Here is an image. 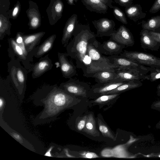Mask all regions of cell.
<instances>
[{
  "instance_id": "cell-1",
  "label": "cell",
  "mask_w": 160,
  "mask_h": 160,
  "mask_svg": "<svg viewBox=\"0 0 160 160\" xmlns=\"http://www.w3.org/2000/svg\"><path fill=\"white\" fill-rule=\"evenodd\" d=\"M32 98L35 105L43 107L33 119L34 125L55 120L65 110L72 107L81 101L56 85L42 87L34 93Z\"/></svg>"
},
{
  "instance_id": "cell-2",
  "label": "cell",
  "mask_w": 160,
  "mask_h": 160,
  "mask_svg": "<svg viewBox=\"0 0 160 160\" xmlns=\"http://www.w3.org/2000/svg\"><path fill=\"white\" fill-rule=\"evenodd\" d=\"M95 34L88 25L78 23L75 26L73 38L66 46L67 53L76 61L77 68L82 70L83 76L92 78L96 72L108 71L94 62L87 52L88 42Z\"/></svg>"
},
{
  "instance_id": "cell-3",
  "label": "cell",
  "mask_w": 160,
  "mask_h": 160,
  "mask_svg": "<svg viewBox=\"0 0 160 160\" xmlns=\"http://www.w3.org/2000/svg\"><path fill=\"white\" fill-rule=\"evenodd\" d=\"M20 62L17 60H12L8 63V66L10 80L22 102L26 89L27 71L25 68L21 65Z\"/></svg>"
},
{
  "instance_id": "cell-4",
  "label": "cell",
  "mask_w": 160,
  "mask_h": 160,
  "mask_svg": "<svg viewBox=\"0 0 160 160\" xmlns=\"http://www.w3.org/2000/svg\"><path fill=\"white\" fill-rule=\"evenodd\" d=\"M96 35L93 34L87 44V52L92 61L95 63L108 71H115L117 66L111 63L107 57L103 55L96 47Z\"/></svg>"
},
{
  "instance_id": "cell-5",
  "label": "cell",
  "mask_w": 160,
  "mask_h": 160,
  "mask_svg": "<svg viewBox=\"0 0 160 160\" xmlns=\"http://www.w3.org/2000/svg\"><path fill=\"white\" fill-rule=\"evenodd\" d=\"M59 87L77 97H89V91L91 88L89 84L78 79L71 78L67 82L62 83Z\"/></svg>"
},
{
  "instance_id": "cell-6",
  "label": "cell",
  "mask_w": 160,
  "mask_h": 160,
  "mask_svg": "<svg viewBox=\"0 0 160 160\" xmlns=\"http://www.w3.org/2000/svg\"><path fill=\"white\" fill-rule=\"evenodd\" d=\"M120 55L142 65L151 68H160V58L150 54L125 50Z\"/></svg>"
},
{
  "instance_id": "cell-7",
  "label": "cell",
  "mask_w": 160,
  "mask_h": 160,
  "mask_svg": "<svg viewBox=\"0 0 160 160\" xmlns=\"http://www.w3.org/2000/svg\"><path fill=\"white\" fill-rule=\"evenodd\" d=\"M9 48L8 52L12 60H15L21 62L26 69H32V66L30 62L33 57L25 52L16 42L15 39L10 38L8 40Z\"/></svg>"
},
{
  "instance_id": "cell-8",
  "label": "cell",
  "mask_w": 160,
  "mask_h": 160,
  "mask_svg": "<svg viewBox=\"0 0 160 160\" xmlns=\"http://www.w3.org/2000/svg\"><path fill=\"white\" fill-rule=\"evenodd\" d=\"M107 57L111 63L117 66L118 68H134L139 70L145 74H147L151 68V67L141 65L132 60L120 55L109 56Z\"/></svg>"
},
{
  "instance_id": "cell-9",
  "label": "cell",
  "mask_w": 160,
  "mask_h": 160,
  "mask_svg": "<svg viewBox=\"0 0 160 160\" xmlns=\"http://www.w3.org/2000/svg\"><path fill=\"white\" fill-rule=\"evenodd\" d=\"M116 76L112 81L117 82L129 81L133 80L142 81L146 79V75L136 68H117Z\"/></svg>"
},
{
  "instance_id": "cell-10",
  "label": "cell",
  "mask_w": 160,
  "mask_h": 160,
  "mask_svg": "<svg viewBox=\"0 0 160 160\" xmlns=\"http://www.w3.org/2000/svg\"><path fill=\"white\" fill-rule=\"evenodd\" d=\"M92 23L97 30L96 35L97 37H110L116 31L115 23L112 20L102 18L92 21Z\"/></svg>"
},
{
  "instance_id": "cell-11",
  "label": "cell",
  "mask_w": 160,
  "mask_h": 160,
  "mask_svg": "<svg viewBox=\"0 0 160 160\" xmlns=\"http://www.w3.org/2000/svg\"><path fill=\"white\" fill-rule=\"evenodd\" d=\"M96 44L97 48L102 54L109 56L119 55L126 47L111 38L102 43L97 40Z\"/></svg>"
},
{
  "instance_id": "cell-12",
  "label": "cell",
  "mask_w": 160,
  "mask_h": 160,
  "mask_svg": "<svg viewBox=\"0 0 160 160\" xmlns=\"http://www.w3.org/2000/svg\"><path fill=\"white\" fill-rule=\"evenodd\" d=\"M126 82L112 81L106 83H97L91 88L89 91V97L95 98L105 95L107 92L116 88Z\"/></svg>"
},
{
  "instance_id": "cell-13",
  "label": "cell",
  "mask_w": 160,
  "mask_h": 160,
  "mask_svg": "<svg viewBox=\"0 0 160 160\" xmlns=\"http://www.w3.org/2000/svg\"><path fill=\"white\" fill-rule=\"evenodd\" d=\"M110 38L126 47L132 46L134 44L133 37L129 30L124 26H120Z\"/></svg>"
},
{
  "instance_id": "cell-14",
  "label": "cell",
  "mask_w": 160,
  "mask_h": 160,
  "mask_svg": "<svg viewBox=\"0 0 160 160\" xmlns=\"http://www.w3.org/2000/svg\"><path fill=\"white\" fill-rule=\"evenodd\" d=\"M58 55L63 77L69 79L77 75V67L68 59L67 57L68 55L67 53L58 52Z\"/></svg>"
},
{
  "instance_id": "cell-15",
  "label": "cell",
  "mask_w": 160,
  "mask_h": 160,
  "mask_svg": "<svg viewBox=\"0 0 160 160\" xmlns=\"http://www.w3.org/2000/svg\"><path fill=\"white\" fill-rule=\"evenodd\" d=\"M53 64L52 61L47 55L41 58L34 65L32 66V77L33 78H38L46 72L52 68Z\"/></svg>"
},
{
  "instance_id": "cell-16",
  "label": "cell",
  "mask_w": 160,
  "mask_h": 160,
  "mask_svg": "<svg viewBox=\"0 0 160 160\" xmlns=\"http://www.w3.org/2000/svg\"><path fill=\"white\" fill-rule=\"evenodd\" d=\"M45 33L39 32L34 34L22 36L23 42L27 52L33 56L37 47Z\"/></svg>"
},
{
  "instance_id": "cell-17",
  "label": "cell",
  "mask_w": 160,
  "mask_h": 160,
  "mask_svg": "<svg viewBox=\"0 0 160 160\" xmlns=\"http://www.w3.org/2000/svg\"><path fill=\"white\" fill-rule=\"evenodd\" d=\"M140 41L142 48L152 51H157L160 48V43L150 34L149 31L143 29L140 33Z\"/></svg>"
},
{
  "instance_id": "cell-18",
  "label": "cell",
  "mask_w": 160,
  "mask_h": 160,
  "mask_svg": "<svg viewBox=\"0 0 160 160\" xmlns=\"http://www.w3.org/2000/svg\"><path fill=\"white\" fill-rule=\"evenodd\" d=\"M76 14H73L71 17L63 31L61 42L63 47H66L69 41L73 36L75 26L78 22Z\"/></svg>"
},
{
  "instance_id": "cell-19",
  "label": "cell",
  "mask_w": 160,
  "mask_h": 160,
  "mask_svg": "<svg viewBox=\"0 0 160 160\" xmlns=\"http://www.w3.org/2000/svg\"><path fill=\"white\" fill-rule=\"evenodd\" d=\"M81 1L87 9L98 13H106L109 8L100 0H81Z\"/></svg>"
},
{
  "instance_id": "cell-20",
  "label": "cell",
  "mask_w": 160,
  "mask_h": 160,
  "mask_svg": "<svg viewBox=\"0 0 160 160\" xmlns=\"http://www.w3.org/2000/svg\"><path fill=\"white\" fill-rule=\"evenodd\" d=\"M125 12L127 17L135 22L144 18L146 15V13L142 12L141 6L138 4H132L126 7Z\"/></svg>"
},
{
  "instance_id": "cell-21",
  "label": "cell",
  "mask_w": 160,
  "mask_h": 160,
  "mask_svg": "<svg viewBox=\"0 0 160 160\" xmlns=\"http://www.w3.org/2000/svg\"><path fill=\"white\" fill-rule=\"evenodd\" d=\"M56 38V35H53L47 38L39 47H37L34 56L38 58L47 53L52 48Z\"/></svg>"
},
{
  "instance_id": "cell-22",
  "label": "cell",
  "mask_w": 160,
  "mask_h": 160,
  "mask_svg": "<svg viewBox=\"0 0 160 160\" xmlns=\"http://www.w3.org/2000/svg\"><path fill=\"white\" fill-rule=\"evenodd\" d=\"M141 81L133 80L127 81L105 94L121 93L128 91L139 88L142 85Z\"/></svg>"
},
{
  "instance_id": "cell-23",
  "label": "cell",
  "mask_w": 160,
  "mask_h": 160,
  "mask_svg": "<svg viewBox=\"0 0 160 160\" xmlns=\"http://www.w3.org/2000/svg\"><path fill=\"white\" fill-rule=\"evenodd\" d=\"M121 93L108 94L102 95L94 98L91 102L93 105L100 106L109 104L117 100Z\"/></svg>"
},
{
  "instance_id": "cell-24",
  "label": "cell",
  "mask_w": 160,
  "mask_h": 160,
  "mask_svg": "<svg viewBox=\"0 0 160 160\" xmlns=\"http://www.w3.org/2000/svg\"><path fill=\"white\" fill-rule=\"evenodd\" d=\"M141 23L143 29L160 32V15L152 17L147 21L143 20Z\"/></svg>"
},
{
  "instance_id": "cell-25",
  "label": "cell",
  "mask_w": 160,
  "mask_h": 160,
  "mask_svg": "<svg viewBox=\"0 0 160 160\" xmlns=\"http://www.w3.org/2000/svg\"><path fill=\"white\" fill-rule=\"evenodd\" d=\"M83 131L93 137L99 136L100 133L97 129L96 121L92 113H90L87 115L86 124Z\"/></svg>"
},
{
  "instance_id": "cell-26",
  "label": "cell",
  "mask_w": 160,
  "mask_h": 160,
  "mask_svg": "<svg viewBox=\"0 0 160 160\" xmlns=\"http://www.w3.org/2000/svg\"><path fill=\"white\" fill-rule=\"evenodd\" d=\"M115 71H102L96 72L93 78L97 83H106L112 81L116 77Z\"/></svg>"
},
{
  "instance_id": "cell-27",
  "label": "cell",
  "mask_w": 160,
  "mask_h": 160,
  "mask_svg": "<svg viewBox=\"0 0 160 160\" xmlns=\"http://www.w3.org/2000/svg\"><path fill=\"white\" fill-rule=\"evenodd\" d=\"M98 123L99 130L103 136L109 138L113 141L116 140V135L98 116Z\"/></svg>"
},
{
  "instance_id": "cell-28",
  "label": "cell",
  "mask_w": 160,
  "mask_h": 160,
  "mask_svg": "<svg viewBox=\"0 0 160 160\" xmlns=\"http://www.w3.org/2000/svg\"><path fill=\"white\" fill-rule=\"evenodd\" d=\"M149 74L146 75V79L151 82L160 79V68H151Z\"/></svg>"
},
{
  "instance_id": "cell-29",
  "label": "cell",
  "mask_w": 160,
  "mask_h": 160,
  "mask_svg": "<svg viewBox=\"0 0 160 160\" xmlns=\"http://www.w3.org/2000/svg\"><path fill=\"white\" fill-rule=\"evenodd\" d=\"M113 13L115 18L122 23H128L127 18L124 13L118 7L114 6Z\"/></svg>"
},
{
  "instance_id": "cell-30",
  "label": "cell",
  "mask_w": 160,
  "mask_h": 160,
  "mask_svg": "<svg viewBox=\"0 0 160 160\" xmlns=\"http://www.w3.org/2000/svg\"><path fill=\"white\" fill-rule=\"evenodd\" d=\"M87 115L80 117L76 122V127L78 130L82 131L84 128L86 124Z\"/></svg>"
},
{
  "instance_id": "cell-31",
  "label": "cell",
  "mask_w": 160,
  "mask_h": 160,
  "mask_svg": "<svg viewBox=\"0 0 160 160\" xmlns=\"http://www.w3.org/2000/svg\"><path fill=\"white\" fill-rule=\"evenodd\" d=\"M160 10V0H156L149 10L151 13H154Z\"/></svg>"
},
{
  "instance_id": "cell-32",
  "label": "cell",
  "mask_w": 160,
  "mask_h": 160,
  "mask_svg": "<svg viewBox=\"0 0 160 160\" xmlns=\"http://www.w3.org/2000/svg\"><path fill=\"white\" fill-rule=\"evenodd\" d=\"M114 2L121 6L125 8L128 7L133 3V0H114Z\"/></svg>"
},
{
  "instance_id": "cell-33",
  "label": "cell",
  "mask_w": 160,
  "mask_h": 160,
  "mask_svg": "<svg viewBox=\"0 0 160 160\" xmlns=\"http://www.w3.org/2000/svg\"><path fill=\"white\" fill-rule=\"evenodd\" d=\"M151 109L160 112V100L154 102L151 106Z\"/></svg>"
},
{
  "instance_id": "cell-34",
  "label": "cell",
  "mask_w": 160,
  "mask_h": 160,
  "mask_svg": "<svg viewBox=\"0 0 160 160\" xmlns=\"http://www.w3.org/2000/svg\"><path fill=\"white\" fill-rule=\"evenodd\" d=\"M150 35L157 42L160 43V32H154L149 31Z\"/></svg>"
},
{
  "instance_id": "cell-35",
  "label": "cell",
  "mask_w": 160,
  "mask_h": 160,
  "mask_svg": "<svg viewBox=\"0 0 160 160\" xmlns=\"http://www.w3.org/2000/svg\"><path fill=\"white\" fill-rule=\"evenodd\" d=\"M10 134L12 137L14 138L15 139L18 140V141L21 143H22L23 139L21 136L18 134L17 133L13 132L11 133Z\"/></svg>"
},
{
  "instance_id": "cell-36",
  "label": "cell",
  "mask_w": 160,
  "mask_h": 160,
  "mask_svg": "<svg viewBox=\"0 0 160 160\" xmlns=\"http://www.w3.org/2000/svg\"><path fill=\"white\" fill-rule=\"evenodd\" d=\"M15 40L18 45L21 44L24 42L22 36L20 34H17Z\"/></svg>"
},
{
  "instance_id": "cell-37",
  "label": "cell",
  "mask_w": 160,
  "mask_h": 160,
  "mask_svg": "<svg viewBox=\"0 0 160 160\" xmlns=\"http://www.w3.org/2000/svg\"><path fill=\"white\" fill-rule=\"evenodd\" d=\"M5 100L1 96L0 98V110L1 114L3 112L5 106Z\"/></svg>"
},
{
  "instance_id": "cell-38",
  "label": "cell",
  "mask_w": 160,
  "mask_h": 160,
  "mask_svg": "<svg viewBox=\"0 0 160 160\" xmlns=\"http://www.w3.org/2000/svg\"><path fill=\"white\" fill-rule=\"evenodd\" d=\"M105 4L107 5L109 8H113L114 6L112 5V0H100Z\"/></svg>"
},
{
  "instance_id": "cell-39",
  "label": "cell",
  "mask_w": 160,
  "mask_h": 160,
  "mask_svg": "<svg viewBox=\"0 0 160 160\" xmlns=\"http://www.w3.org/2000/svg\"><path fill=\"white\" fill-rule=\"evenodd\" d=\"M38 19L37 18H34L31 20V24L33 28H36L38 26Z\"/></svg>"
},
{
  "instance_id": "cell-40",
  "label": "cell",
  "mask_w": 160,
  "mask_h": 160,
  "mask_svg": "<svg viewBox=\"0 0 160 160\" xmlns=\"http://www.w3.org/2000/svg\"><path fill=\"white\" fill-rule=\"evenodd\" d=\"M62 9V5L60 3L57 4L55 6V10L57 12H60Z\"/></svg>"
},
{
  "instance_id": "cell-41",
  "label": "cell",
  "mask_w": 160,
  "mask_h": 160,
  "mask_svg": "<svg viewBox=\"0 0 160 160\" xmlns=\"http://www.w3.org/2000/svg\"><path fill=\"white\" fill-rule=\"evenodd\" d=\"M94 154H92L90 152L87 153V154H85V157L87 158H93V157H94L93 155Z\"/></svg>"
},
{
  "instance_id": "cell-42",
  "label": "cell",
  "mask_w": 160,
  "mask_h": 160,
  "mask_svg": "<svg viewBox=\"0 0 160 160\" xmlns=\"http://www.w3.org/2000/svg\"><path fill=\"white\" fill-rule=\"evenodd\" d=\"M18 11V7H16L13 10V13H12L13 16H15L17 14Z\"/></svg>"
},
{
  "instance_id": "cell-43",
  "label": "cell",
  "mask_w": 160,
  "mask_h": 160,
  "mask_svg": "<svg viewBox=\"0 0 160 160\" xmlns=\"http://www.w3.org/2000/svg\"><path fill=\"white\" fill-rule=\"evenodd\" d=\"M155 127L157 129H160V121L156 124Z\"/></svg>"
},
{
  "instance_id": "cell-44",
  "label": "cell",
  "mask_w": 160,
  "mask_h": 160,
  "mask_svg": "<svg viewBox=\"0 0 160 160\" xmlns=\"http://www.w3.org/2000/svg\"><path fill=\"white\" fill-rule=\"evenodd\" d=\"M157 91H160V84L158 85L157 87Z\"/></svg>"
},
{
  "instance_id": "cell-45",
  "label": "cell",
  "mask_w": 160,
  "mask_h": 160,
  "mask_svg": "<svg viewBox=\"0 0 160 160\" xmlns=\"http://www.w3.org/2000/svg\"><path fill=\"white\" fill-rule=\"evenodd\" d=\"M157 95L160 97V91H157Z\"/></svg>"
},
{
  "instance_id": "cell-46",
  "label": "cell",
  "mask_w": 160,
  "mask_h": 160,
  "mask_svg": "<svg viewBox=\"0 0 160 160\" xmlns=\"http://www.w3.org/2000/svg\"><path fill=\"white\" fill-rule=\"evenodd\" d=\"M70 0L71 1V2H72V1H73V0Z\"/></svg>"
}]
</instances>
